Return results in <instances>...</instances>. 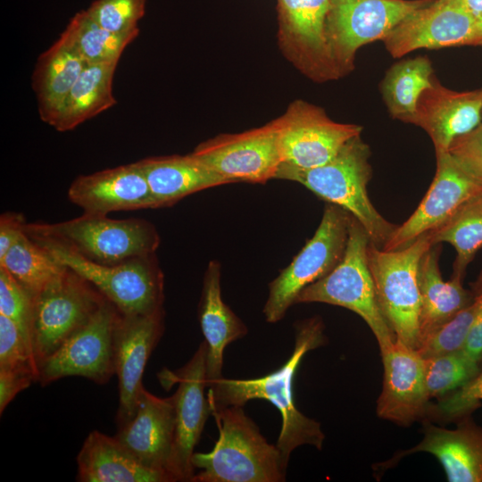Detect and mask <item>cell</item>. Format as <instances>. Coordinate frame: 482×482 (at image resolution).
Wrapping results in <instances>:
<instances>
[{"label": "cell", "instance_id": "25", "mask_svg": "<svg viewBox=\"0 0 482 482\" xmlns=\"http://www.w3.org/2000/svg\"><path fill=\"white\" fill-rule=\"evenodd\" d=\"M79 482H171L164 473L143 465L113 436L88 434L76 458Z\"/></svg>", "mask_w": 482, "mask_h": 482}, {"label": "cell", "instance_id": "21", "mask_svg": "<svg viewBox=\"0 0 482 482\" xmlns=\"http://www.w3.org/2000/svg\"><path fill=\"white\" fill-rule=\"evenodd\" d=\"M482 117V89L456 92L433 81L418 101L412 124L430 137L436 153L448 151L458 137L477 128Z\"/></svg>", "mask_w": 482, "mask_h": 482}, {"label": "cell", "instance_id": "2", "mask_svg": "<svg viewBox=\"0 0 482 482\" xmlns=\"http://www.w3.org/2000/svg\"><path fill=\"white\" fill-rule=\"evenodd\" d=\"M219 438L210 453H194L192 464L201 470L191 482H281L286 470L281 453L270 444L243 406L212 409Z\"/></svg>", "mask_w": 482, "mask_h": 482}, {"label": "cell", "instance_id": "6", "mask_svg": "<svg viewBox=\"0 0 482 482\" xmlns=\"http://www.w3.org/2000/svg\"><path fill=\"white\" fill-rule=\"evenodd\" d=\"M30 237L57 262L92 284L121 314L145 315L162 309L163 277L153 255L114 265L103 264L57 241Z\"/></svg>", "mask_w": 482, "mask_h": 482}, {"label": "cell", "instance_id": "41", "mask_svg": "<svg viewBox=\"0 0 482 482\" xmlns=\"http://www.w3.org/2000/svg\"><path fill=\"white\" fill-rule=\"evenodd\" d=\"M25 220L21 214L4 212L0 217V260L25 231Z\"/></svg>", "mask_w": 482, "mask_h": 482}, {"label": "cell", "instance_id": "30", "mask_svg": "<svg viewBox=\"0 0 482 482\" xmlns=\"http://www.w3.org/2000/svg\"><path fill=\"white\" fill-rule=\"evenodd\" d=\"M433 69L427 57L393 65L382 82V94L393 118L412 123L421 93L433 85Z\"/></svg>", "mask_w": 482, "mask_h": 482}, {"label": "cell", "instance_id": "40", "mask_svg": "<svg viewBox=\"0 0 482 482\" xmlns=\"http://www.w3.org/2000/svg\"><path fill=\"white\" fill-rule=\"evenodd\" d=\"M34 382H37V376L32 372L0 370L1 415L14 397Z\"/></svg>", "mask_w": 482, "mask_h": 482}, {"label": "cell", "instance_id": "35", "mask_svg": "<svg viewBox=\"0 0 482 482\" xmlns=\"http://www.w3.org/2000/svg\"><path fill=\"white\" fill-rule=\"evenodd\" d=\"M102 28L114 34L138 30L145 14V0H96L86 10Z\"/></svg>", "mask_w": 482, "mask_h": 482}, {"label": "cell", "instance_id": "34", "mask_svg": "<svg viewBox=\"0 0 482 482\" xmlns=\"http://www.w3.org/2000/svg\"><path fill=\"white\" fill-rule=\"evenodd\" d=\"M426 384L431 398H441L475 377L481 364L461 349L425 359Z\"/></svg>", "mask_w": 482, "mask_h": 482}, {"label": "cell", "instance_id": "33", "mask_svg": "<svg viewBox=\"0 0 482 482\" xmlns=\"http://www.w3.org/2000/svg\"><path fill=\"white\" fill-rule=\"evenodd\" d=\"M0 267L4 268L31 297L66 269L25 231L0 260Z\"/></svg>", "mask_w": 482, "mask_h": 482}, {"label": "cell", "instance_id": "1", "mask_svg": "<svg viewBox=\"0 0 482 482\" xmlns=\"http://www.w3.org/2000/svg\"><path fill=\"white\" fill-rule=\"evenodd\" d=\"M295 347L288 360L278 370L252 379H231L223 377L207 381L211 408L244 406L253 399L271 403L282 418L276 445L287 465L292 452L304 445L321 450L325 435L320 423L303 414L293 397V381L304 355L326 343L324 324L320 317L300 320L295 325Z\"/></svg>", "mask_w": 482, "mask_h": 482}, {"label": "cell", "instance_id": "39", "mask_svg": "<svg viewBox=\"0 0 482 482\" xmlns=\"http://www.w3.org/2000/svg\"><path fill=\"white\" fill-rule=\"evenodd\" d=\"M453 158L482 185V123L456 138L448 149Z\"/></svg>", "mask_w": 482, "mask_h": 482}, {"label": "cell", "instance_id": "36", "mask_svg": "<svg viewBox=\"0 0 482 482\" xmlns=\"http://www.w3.org/2000/svg\"><path fill=\"white\" fill-rule=\"evenodd\" d=\"M0 370L32 372L38 379V368L30 345L19 327L2 314H0Z\"/></svg>", "mask_w": 482, "mask_h": 482}, {"label": "cell", "instance_id": "19", "mask_svg": "<svg viewBox=\"0 0 482 482\" xmlns=\"http://www.w3.org/2000/svg\"><path fill=\"white\" fill-rule=\"evenodd\" d=\"M175 409L171 396L160 398L142 389L135 416L114 436L143 465L170 474Z\"/></svg>", "mask_w": 482, "mask_h": 482}, {"label": "cell", "instance_id": "12", "mask_svg": "<svg viewBox=\"0 0 482 482\" xmlns=\"http://www.w3.org/2000/svg\"><path fill=\"white\" fill-rule=\"evenodd\" d=\"M231 183H265L282 163L279 123L236 134H221L199 144L190 154Z\"/></svg>", "mask_w": 482, "mask_h": 482}, {"label": "cell", "instance_id": "20", "mask_svg": "<svg viewBox=\"0 0 482 482\" xmlns=\"http://www.w3.org/2000/svg\"><path fill=\"white\" fill-rule=\"evenodd\" d=\"M68 196L89 214L154 208L148 183L137 162L81 175L70 186Z\"/></svg>", "mask_w": 482, "mask_h": 482}, {"label": "cell", "instance_id": "24", "mask_svg": "<svg viewBox=\"0 0 482 482\" xmlns=\"http://www.w3.org/2000/svg\"><path fill=\"white\" fill-rule=\"evenodd\" d=\"M440 252L438 245L430 246L418 266L419 346L472 301V292L462 286L463 277L453 274L450 280L443 279L438 264Z\"/></svg>", "mask_w": 482, "mask_h": 482}, {"label": "cell", "instance_id": "27", "mask_svg": "<svg viewBox=\"0 0 482 482\" xmlns=\"http://www.w3.org/2000/svg\"><path fill=\"white\" fill-rule=\"evenodd\" d=\"M136 162L145 174L154 208L172 205L206 188L231 184L190 154L149 157Z\"/></svg>", "mask_w": 482, "mask_h": 482}, {"label": "cell", "instance_id": "31", "mask_svg": "<svg viewBox=\"0 0 482 482\" xmlns=\"http://www.w3.org/2000/svg\"><path fill=\"white\" fill-rule=\"evenodd\" d=\"M139 34H114L102 28L86 10L77 12L60 37L87 63H105L120 60L126 48Z\"/></svg>", "mask_w": 482, "mask_h": 482}, {"label": "cell", "instance_id": "16", "mask_svg": "<svg viewBox=\"0 0 482 482\" xmlns=\"http://www.w3.org/2000/svg\"><path fill=\"white\" fill-rule=\"evenodd\" d=\"M383 42L396 58L420 48L482 46V25L460 6L435 0L402 21Z\"/></svg>", "mask_w": 482, "mask_h": 482}, {"label": "cell", "instance_id": "15", "mask_svg": "<svg viewBox=\"0 0 482 482\" xmlns=\"http://www.w3.org/2000/svg\"><path fill=\"white\" fill-rule=\"evenodd\" d=\"M436 157V170L428 192L413 213L396 226L381 249L394 251L409 245L444 224L468 201L482 195V185L448 151L437 152Z\"/></svg>", "mask_w": 482, "mask_h": 482}, {"label": "cell", "instance_id": "32", "mask_svg": "<svg viewBox=\"0 0 482 482\" xmlns=\"http://www.w3.org/2000/svg\"><path fill=\"white\" fill-rule=\"evenodd\" d=\"M432 245L448 243L456 252L453 273L464 277L477 252L482 248V195L463 204L444 224L428 233Z\"/></svg>", "mask_w": 482, "mask_h": 482}, {"label": "cell", "instance_id": "29", "mask_svg": "<svg viewBox=\"0 0 482 482\" xmlns=\"http://www.w3.org/2000/svg\"><path fill=\"white\" fill-rule=\"evenodd\" d=\"M118 62L85 66L53 125L56 130H71L116 104L112 79Z\"/></svg>", "mask_w": 482, "mask_h": 482}, {"label": "cell", "instance_id": "9", "mask_svg": "<svg viewBox=\"0 0 482 482\" xmlns=\"http://www.w3.org/2000/svg\"><path fill=\"white\" fill-rule=\"evenodd\" d=\"M31 299L30 342L37 368L106 300L92 284L67 267Z\"/></svg>", "mask_w": 482, "mask_h": 482}, {"label": "cell", "instance_id": "14", "mask_svg": "<svg viewBox=\"0 0 482 482\" xmlns=\"http://www.w3.org/2000/svg\"><path fill=\"white\" fill-rule=\"evenodd\" d=\"M278 120L282 163L299 169L326 164L362 130L355 124L336 122L303 102L293 104Z\"/></svg>", "mask_w": 482, "mask_h": 482}, {"label": "cell", "instance_id": "8", "mask_svg": "<svg viewBox=\"0 0 482 482\" xmlns=\"http://www.w3.org/2000/svg\"><path fill=\"white\" fill-rule=\"evenodd\" d=\"M352 214L328 204L320 223L292 262L269 284L262 312L269 323L284 318L298 295L331 272L344 257Z\"/></svg>", "mask_w": 482, "mask_h": 482}, {"label": "cell", "instance_id": "17", "mask_svg": "<svg viewBox=\"0 0 482 482\" xmlns=\"http://www.w3.org/2000/svg\"><path fill=\"white\" fill-rule=\"evenodd\" d=\"M163 318V309L145 315L120 314L114 331L115 374L119 389L117 429L136 414L144 388L143 373L162 336Z\"/></svg>", "mask_w": 482, "mask_h": 482}, {"label": "cell", "instance_id": "5", "mask_svg": "<svg viewBox=\"0 0 482 482\" xmlns=\"http://www.w3.org/2000/svg\"><path fill=\"white\" fill-rule=\"evenodd\" d=\"M25 232L57 241L93 262L109 265L154 255L160 241L154 227L144 220L89 213L58 223L26 224Z\"/></svg>", "mask_w": 482, "mask_h": 482}, {"label": "cell", "instance_id": "43", "mask_svg": "<svg viewBox=\"0 0 482 482\" xmlns=\"http://www.w3.org/2000/svg\"><path fill=\"white\" fill-rule=\"evenodd\" d=\"M458 5L482 25V0H445Z\"/></svg>", "mask_w": 482, "mask_h": 482}, {"label": "cell", "instance_id": "22", "mask_svg": "<svg viewBox=\"0 0 482 482\" xmlns=\"http://www.w3.org/2000/svg\"><path fill=\"white\" fill-rule=\"evenodd\" d=\"M423 434L418 445L387 463L425 452L439 461L449 482H482V427L462 418L453 429L426 423Z\"/></svg>", "mask_w": 482, "mask_h": 482}, {"label": "cell", "instance_id": "18", "mask_svg": "<svg viewBox=\"0 0 482 482\" xmlns=\"http://www.w3.org/2000/svg\"><path fill=\"white\" fill-rule=\"evenodd\" d=\"M380 353L384 377L377 401L378 416L403 427L428 417L431 403L425 358L397 339Z\"/></svg>", "mask_w": 482, "mask_h": 482}, {"label": "cell", "instance_id": "13", "mask_svg": "<svg viewBox=\"0 0 482 482\" xmlns=\"http://www.w3.org/2000/svg\"><path fill=\"white\" fill-rule=\"evenodd\" d=\"M207 345L202 342L189 362L176 371L161 373L164 386L178 383L171 395L175 409V434L170 474L174 481L191 482L195 473L192 456L212 408L205 389Z\"/></svg>", "mask_w": 482, "mask_h": 482}, {"label": "cell", "instance_id": "7", "mask_svg": "<svg viewBox=\"0 0 482 482\" xmlns=\"http://www.w3.org/2000/svg\"><path fill=\"white\" fill-rule=\"evenodd\" d=\"M428 233L409 245L385 251L371 242L368 261L381 312L397 340L418 349L420 297L418 266L432 246Z\"/></svg>", "mask_w": 482, "mask_h": 482}, {"label": "cell", "instance_id": "4", "mask_svg": "<svg viewBox=\"0 0 482 482\" xmlns=\"http://www.w3.org/2000/svg\"><path fill=\"white\" fill-rule=\"evenodd\" d=\"M370 243L367 231L352 215L343 259L327 276L306 287L295 303H324L355 312L367 323L382 351L396 337L377 298L368 261Z\"/></svg>", "mask_w": 482, "mask_h": 482}, {"label": "cell", "instance_id": "23", "mask_svg": "<svg viewBox=\"0 0 482 482\" xmlns=\"http://www.w3.org/2000/svg\"><path fill=\"white\" fill-rule=\"evenodd\" d=\"M282 40L310 71L328 75L335 67L326 24L330 0H278Z\"/></svg>", "mask_w": 482, "mask_h": 482}, {"label": "cell", "instance_id": "10", "mask_svg": "<svg viewBox=\"0 0 482 482\" xmlns=\"http://www.w3.org/2000/svg\"><path fill=\"white\" fill-rule=\"evenodd\" d=\"M120 312L107 299L90 318L38 367L46 386L71 376L106 384L115 374L114 331Z\"/></svg>", "mask_w": 482, "mask_h": 482}, {"label": "cell", "instance_id": "37", "mask_svg": "<svg viewBox=\"0 0 482 482\" xmlns=\"http://www.w3.org/2000/svg\"><path fill=\"white\" fill-rule=\"evenodd\" d=\"M0 314L9 318L19 327L31 347V296L3 267H0Z\"/></svg>", "mask_w": 482, "mask_h": 482}, {"label": "cell", "instance_id": "26", "mask_svg": "<svg viewBox=\"0 0 482 482\" xmlns=\"http://www.w3.org/2000/svg\"><path fill=\"white\" fill-rule=\"evenodd\" d=\"M198 318L207 345V381H212L222 377L226 347L248 332L242 320L223 302L220 264L215 261L209 262L204 273Z\"/></svg>", "mask_w": 482, "mask_h": 482}, {"label": "cell", "instance_id": "3", "mask_svg": "<svg viewBox=\"0 0 482 482\" xmlns=\"http://www.w3.org/2000/svg\"><path fill=\"white\" fill-rule=\"evenodd\" d=\"M370 148L361 136L350 140L328 162L312 169L281 163L275 179L302 184L320 198L351 213L365 229L370 242L382 248L396 226L375 209L368 195L371 178Z\"/></svg>", "mask_w": 482, "mask_h": 482}, {"label": "cell", "instance_id": "38", "mask_svg": "<svg viewBox=\"0 0 482 482\" xmlns=\"http://www.w3.org/2000/svg\"><path fill=\"white\" fill-rule=\"evenodd\" d=\"M482 403V368L462 386L430 403L428 416L448 421L462 419Z\"/></svg>", "mask_w": 482, "mask_h": 482}, {"label": "cell", "instance_id": "42", "mask_svg": "<svg viewBox=\"0 0 482 482\" xmlns=\"http://www.w3.org/2000/svg\"><path fill=\"white\" fill-rule=\"evenodd\" d=\"M469 358L482 364V315L473 324L460 348Z\"/></svg>", "mask_w": 482, "mask_h": 482}, {"label": "cell", "instance_id": "11", "mask_svg": "<svg viewBox=\"0 0 482 482\" xmlns=\"http://www.w3.org/2000/svg\"><path fill=\"white\" fill-rule=\"evenodd\" d=\"M431 0H330L326 34L331 56L349 67L363 45L383 40L402 21Z\"/></svg>", "mask_w": 482, "mask_h": 482}, {"label": "cell", "instance_id": "28", "mask_svg": "<svg viewBox=\"0 0 482 482\" xmlns=\"http://www.w3.org/2000/svg\"><path fill=\"white\" fill-rule=\"evenodd\" d=\"M87 64L61 37L38 57L32 73V88L44 122L53 127Z\"/></svg>", "mask_w": 482, "mask_h": 482}]
</instances>
